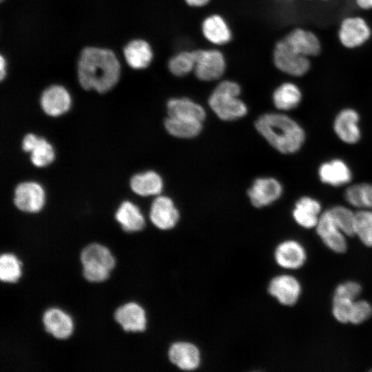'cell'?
<instances>
[{"label":"cell","instance_id":"cell-1","mask_svg":"<svg viewBox=\"0 0 372 372\" xmlns=\"http://www.w3.org/2000/svg\"><path fill=\"white\" fill-rule=\"evenodd\" d=\"M77 73L79 83L83 88L105 93L118 83L121 65L112 50L87 47L80 54Z\"/></svg>","mask_w":372,"mask_h":372},{"label":"cell","instance_id":"cell-2","mask_svg":"<svg viewBox=\"0 0 372 372\" xmlns=\"http://www.w3.org/2000/svg\"><path fill=\"white\" fill-rule=\"evenodd\" d=\"M255 127L273 147L282 154L297 152L305 141L304 129L285 114H262L256 121Z\"/></svg>","mask_w":372,"mask_h":372},{"label":"cell","instance_id":"cell-3","mask_svg":"<svg viewBox=\"0 0 372 372\" xmlns=\"http://www.w3.org/2000/svg\"><path fill=\"white\" fill-rule=\"evenodd\" d=\"M80 259L84 278L92 282H100L107 279L116 264L110 251L98 243L86 246L81 252Z\"/></svg>","mask_w":372,"mask_h":372},{"label":"cell","instance_id":"cell-4","mask_svg":"<svg viewBox=\"0 0 372 372\" xmlns=\"http://www.w3.org/2000/svg\"><path fill=\"white\" fill-rule=\"evenodd\" d=\"M272 59L278 70L294 77H301L307 74L311 68L310 58L300 53L283 37L276 43Z\"/></svg>","mask_w":372,"mask_h":372},{"label":"cell","instance_id":"cell-5","mask_svg":"<svg viewBox=\"0 0 372 372\" xmlns=\"http://www.w3.org/2000/svg\"><path fill=\"white\" fill-rule=\"evenodd\" d=\"M194 73L203 81H212L220 79L225 72L226 61L223 54L216 49L194 50Z\"/></svg>","mask_w":372,"mask_h":372},{"label":"cell","instance_id":"cell-6","mask_svg":"<svg viewBox=\"0 0 372 372\" xmlns=\"http://www.w3.org/2000/svg\"><path fill=\"white\" fill-rule=\"evenodd\" d=\"M372 30L367 21L359 16L347 17L341 21L338 37L341 45L349 50L362 47L369 41Z\"/></svg>","mask_w":372,"mask_h":372},{"label":"cell","instance_id":"cell-7","mask_svg":"<svg viewBox=\"0 0 372 372\" xmlns=\"http://www.w3.org/2000/svg\"><path fill=\"white\" fill-rule=\"evenodd\" d=\"M208 103L213 112L223 121L237 120L247 113V105L238 96L216 90L211 94Z\"/></svg>","mask_w":372,"mask_h":372},{"label":"cell","instance_id":"cell-8","mask_svg":"<svg viewBox=\"0 0 372 372\" xmlns=\"http://www.w3.org/2000/svg\"><path fill=\"white\" fill-rule=\"evenodd\" d=\"M14 203L22 211L38 212L45 203L44 189L40 184L35 182L21 183L14 190Z\"/></svg>","mask_w":372,"mask_h":372},{"label":"cell","instance_id":"cell-9","mask_svg":"<svg viewBox=\"0 0 372 372\" xmlns=\"http://www.w3.org/2000/svg\"><path fill=\"white\" fill-rule=\"evenodd\" d=\"M315 228L320 239L329 249L338 254L346 251V235L335 224L329 209L322 212Z\"/></svg>","mask_w":372,"mask_h":372},{"label":"cell","instance_id":"cell-10","mask_svg":"<svg viewBox=\"0 0 372 372\" xmlns=\"http://www.w3.org/2000/svg\"><path fill=\"white\" fill-rule=\"evenodd\" d=\"M247 193L251 204L260 208L279 199L282 193V187L274 178L261 177L254 180Z\"/></svg>","mask_w":372,"mask_h":372},{"label":"cell","instance_id":"cell-11","mask_svg":"<svg viewBox=\"0 0 372 372\" xmlns=\"http://www.w3.org/2000/svg\"><path fill=\"white\" fill-rule=\"evenodd\" d=\"M179 218V211L170 198L158 196L152 202L149 218L157 228L163 230L172 229Z\"/></svg>","mask_w":372,"mask_h":372},{"label":"cell","instance_id":"cell-12","mask_svg":"<svg viewBox=\"0 0 372 372\" xmlns=\"http://www.w3.org/2000/svg\"><path fill=\"white\" fill-rule=\"evenodd\" d=\"M359 121V114L355 110L343 109L334 119L333 131L342 142L349 145L355 144L361 137Z\"/></svg>","mask_w":372,"mask_h":372},{"label":"cell","instance_id":"cell-13","mask_svg":"<svg viewBox=\"0 0 372 372\" xmlns=\"http://www.w3.org/2000/svg\"><path fill=\"white\" fill-rule=\"evenodd\" d=\"M283 38L305 56L316 57L322 52V45L320 37L311 30L296 28L289 32Z\"/></svg>","mask_w":372,"mask_h":372},{"label":"cell","instance_id":"cell-14","mask_svg":"<svg viewBox=\"0 0 372 372\" xmlns=\"http://www.w3.org/2000/svg\"><path fill=\"white\" fill-rule=\"evenodd\" d=\"M268 290L280 304L291 306L300 297L301 286L295 277L284 274L273 278L269 285Z\"/></svg>","mask_w":372,"mask_h":372},{"label":"cell","instance_id":"cell-15","mask_svg":"<svg viewBox=\"0 0 372 372\" xmlns=\"http://www.w3.org/2000/svg\"><path fill=\"white\" fill-rule=\"evenodd\" d=\"M41 108L50 116H59L67 112L71 106V97L63 86L54 85L45 89L40 99Z\"/></svg>","mask_w":372,"mask_h":372},{"label":"cell","instance_id":"cell-16","mask_svg":"<svg viewBox=\"0 0 372 372\" xmlns=\"http://www.w3.org/2000/svg\"><path fill=\"white\" fill-rule=\"evenodd\" d=\"M22 148L30 153V160L34 165L39 167L50 165L54 159V151L43 138L34 134H28L22 141Z\"/></svg>","mask_w":372,"mask_h":372},{"label":"cell","instance_id":"cell-17","mask_svg":"<svg viewBox=\"0 0 372 372\" xmlns=\"http://www.w3.org/2000/svg\"><path fill=\"white\" fill-rule=\"evenodd\" d=\"M114 318L125 331H143L146 329L145 311L135 302H128L118 307L114 313Z\"/></svg>","mask_w":372,"mask_h":372},{"label":"cell","instance_id":"cell-18","mask_svg":"<svg viewBox=\"0 0 372 372\" xmlns=\"http://www.w3.org/2000/svg\"><path fill=\"white\" fill-rule=\"evenodd\" d=\"M168 357L172 363L185 371L197 369L200 362L198 349L187 342L174 343L169 349Z\"/></svg>","mask_w":372,"mask_h":372},{"label":"cell","instance_id":"cell-19","mask_svg":"<svg viewBox=\"0 0 372 372\" xmlns=\"http://www.w3.org/2000/svg\"><path fill=\"white\" fill-rule=\"evenodd\" d=\"M274 256L278 265L288 269L301 267L307 258L304 248L293 240H285L279 244L276 249Z\"/></svg>","mask_w":372,"mask_h":372},{"label":"cell","instance_id":"cell-20","mask_svg":"<svg viewBox=\"0 0 372 372\" xmlns=\"http://www.w3.org/2000/svg\"><path fill=\"white\" fill-rule=\"evenodd\" d=\"M45 331L57 339H66L73 331V322L69 315L57 308L45 311L43 316Z\"/></svg>","mask_w":372,"mask_h":372},{"label":"cell","instance_id":"cell-21","mask_svg":"<svg viewBox=\"0 0 372 372\" xmlns=\"http://www.w3.org/2000/svg\"><path fill=\"white\" fill-rule=\"evenodd\" d=\"M318 176L323 183L334 187L346 185L352 178L349 167L344 161L339 158L321 164L318 168Z\"/></svg>","mask_w":372,"mask_h":372},{"label":"cell","instance_id":"cell-22","mask_svg":"<svg viewBox=\"0 0 372 372\" xmlns=\"http://www.w3.org/2000/svg\"><path fill=\"white\" fill-rule=\"evenodd\" d=\"M321 214L320 203L310 196L300 198L296 201L292 212L295 221L306 229L316 227Z\"/></svg>","mask_w":372,"mask_h":372},{"label":"cell","instance_id":"cell-23","mask_svg":"<svg viewBox=\"0 0 372 372\" xmlns=\"http://www.w3.org/2000/svg\"><path fill=\"white\" fill-rule=\"evenodd\" d=\"M205 38L216 45L229 43L231 39V31L226 21L219 14H211L206 17L201 25Z\"/></svg>","mask_w":372,"mask_h":372},{"label":"cell","instance_id":"cell-24","mask_svg":"<svg viewBox=\"0 0 372 372\" xmlns=\"http://www.w3.org/2000/svg\"><path fill=\"white\" fill-rule=\"evenodd\" d=\"M128 65L134 69L147 68L153 59L150 45L145 40L135 39L129 42L123 50Z\"/></svg>","mask_w":372,"mask_h":372},{"label":"cell","instance_id":"cell-25","mask_svg":"<svg viewBox=\"0 0 372 372\" xmlns=\"http://www.w3.org/2000/svg\"><path fill=\"white\" fill-rule=\"evenodd\" d=\"M302 99L301 90L292 82L281 83L275 89L272 94L273 105L280 111H289L297 107Z\"/></svg>","mask_w":372,"mask_h":372},{"label":"cell","instance_id":"cell-26","mask_svg":"<svg viewBox=\"0 0 372 372\" xmlns=\"http://www.w3.org/2000/svg\"><path fill=\"white\" fill-rule=\"evenodd\" d=\"M130 185L132 190L141 196L158 195L163 188L162 178L154 171H147L133 176Z\"/></svg>","mask_w":372,"mask_h":372},{"label":"cell","instance_id":"cell-27","mask_svg":"<svg viewBox=\"0 0 372 372\" xmlns=\"http://www.w3.org/2000/svg\"><path fill=\"white\" fill-rule=\"evenodd\" d=\"M115 218L122 229L127 232L141 231L145 225V218L139 208L130 201H124L121 204Z\"/></svg>","mask_w":372,"mask_h":372},{"label":"cell","instance_id":"cell-28","mask_svg":"<svg viewBox=\"0 0 372 372\" xmlns=\"http://www.w3.org/2000/svg\"><path fill=\"white\" fill-rule=\"evenodd\" d=\"M168 116L196 119L203 121L206 116L204 108L189 98H172L167 103Z\"/></svg>","mask_w":372,"mask_h":372},{"label":"cell","instance_id":"cell-29","mask_svg":"<svg viewBox=\"0 0 372 372\" xmlns=\"http://www.w3.org/2000/svg\"><path fill=\"white\" fill-rule=\"evenodd\" d=\"M165 127L167 132L173 136L192 138L198 136L202 131L203 121L168 116L165 121Z\"/></svg>","mask_w":372,"mask_h":372},{"label":"cell","instance_id":"cell-30","mask_svg":"<svg viewBox=\"0 0 372 372\" xmlns=\"http://www.w3.org/2000/svg\"><path fill=\"white\" fill-rule=\"evenodd\" d=\"M344 197L355 207L372 209V183H361L350 185L345 191Z\"/></svg>","mask_w":372,"mask_h":372},{"label":"cell","instance_id":"cell-31","mask_svg":"<svg viewBox=\"0 0 372 372\" xmlns=\"http://www.w3.org/2000/svg\"><path fill=\"white\" fill-rule=\"evenodd\" d=\"M167 67L175 76L181 77L187 75L194 70V50L181 51L175 54L169 59Z\"/></svg>","mask_w":372,"mask_h":372},{"label":"cell","instance_id":"cell-32","mask_svg":"<svg viewBox=\"0 0 372 372\" xmlns=\"http://www.w3.org/2000/svg\"><path fill=\"white\" fill-rule=\"evenodd\" d=\"M355 236L367 247H372V209H360L355 212Z\"/></svg>","mask_w":372,"mask_h":372},{"label":"cell","instance_id":"cell-33","mask_svg":"<svg viewBox=\"0 0 372 372\" xmlns=\"http://www.w3.org/2000/svg\"><path fill=\"white\" fill-rule=\"evenodd\" d=\"M333 220L347 236H355V212L342 205L329 209Z\"/></svg>","mask_w":372,"mask_h":372},{"label":"cell","instance_id":"cell-34","mask_svg":"<svg viewBox=\"0 0 372 372\" xmlns=\"http://www.w3.org/2000/svg\"><path fill=\"white\" fill-rule=\"evenodd\" d=\"M21 276V262L12 254L0 256V279L5 282H16Z\"/></svg>","mask_w":372,"mask_h":372},{"label":"cell","instance_id":"cell-35","mask_svg":"<svg viewBox=\"0 0 372 372\" xmlns=\"http://www.w3.org/2000/svg\"><path fill=\"white\" fill-rule=\"evenodd\" d=\"M349 299L333 296L332 313L333 317L340 322H349L353 302Z\"/></svg>","mask_w":372,"mask_h":372},{"label":"cell","instance_id":"cell-36","mask_svg":"<svg viewBox=\"0 0 372 372\" xmlns=\"http://www.w3.org/2000/svg\"><path fill=\"white\" fill-rule=\"evenodd\" d=\"M372 315V306L366 300H357L353 302L349 322L353 324H359Z\"/></svg>","mask_w":372,"mask_h":372},{"label":"cell","instance_id":"cell-37","mask_svg":"<svg viewBox=\"0 0 372 372\" xmlns=\"http://www.w3.org/2000/svg\"><path fill=\"white\" fill-rule=\"evenodd\" d=\"M362 291L360 285L354 281H347L337 286L333 296L355 300Z\"/></svg>","mask_w":372,"mask_h":372},{"label":"cell","instance_id":"cell-38","mask_svg":"<svg viewBox=\"0 0 372 372\" xmlns=\"http://www.w3.org/2000/svg\"><path fill=\"white\" fill-rule=\"evenodd\" d=\"M214 90L239 96L241 88L239 84L231 80H225L220 82Z\"/></svg>","mask_w":372,"mask_h":372},{"label":"cell","instance_id":"cell-39","mask_svg":"<svg viewBox=\"0 0 372 372\" xmlns=\"http://www.w3.org/2000/svg\"><path fill=\"white\" fill-rule=\"evenodd\" d=\"M356 5L364 10H372V0H355Z\"/></svg>","mask_w":372,"mask_h":372},{"label":"cell","instance_id":"cell-40","mask_svg":"<svg viewBox=\"0 0 372 372\" xmlns=\"http://www.w3.org/2000/svg\"><path fill=\"white\" fill-rule=\"evenodd\" d=\"M185 3L195 8H200L207 5L210 0H184Z\"/></svg>","mask_w":372,"mask_h":372},{"label":"cell","instance_id":"cell-41","mask_svg":"<svg viewBox=\"0 0 372 372\" xmlns=\"http://www.w3.org/2000/svg\"><path fill=\"white\" fill-rule=\"evenodd\" d=\"M6 62L2 55L0 56V79L3 81L6 75Z\"/></svg>","mask_w":372,"mask_h":372},{"label":"cell","instance_id":"cell-42","mask_svg":"<svg viewBox=\"0 0 372 372\" xmlns=\"http://www.w3.org/2000/svg\"><path fill=\"white\" fill-rule=\"evenodd\" d=\"M320 1H330V0H320Z\"/></svg>","mask_w":372,"mask_h":372},{"label":"cell","instance_id":"cell-43","mask_svg":"<svg viewBox=\"0 0 372 372\" xmlns=\"http://www.w3.org/2000/svg\"><path fill=\"white\" fill-rule=\"evenodd\" d=\"M3 0H1V1H3Z\"/></svg>","mask_w":372,"mask_h":372}]
</instances>
